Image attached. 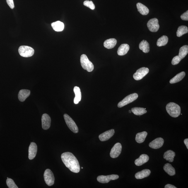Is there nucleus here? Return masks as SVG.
<instances>
[{"instance_id":"obj_1","label":"nucleus","mask_w":188,"mask_h":188,"mask_svg":"<svg viewBox=\"0 0 188 188\" xmlns=\"http://www.w3.org/2000/svg\"><path fill=\"white\" fill-rule=\"evenodd\" d=\"M61 158L64 165L71 171L75 173L80 172L79 162L72 153L69 152L63 153L61 155Z\"/></svg>"},{"instance_id":"obj_2","label":"nucleus","mask_w":188,"mask_h":188,"mask_svg":"<svg viewBox=\"0 0 188 188\" xmlns=\"http://www.w3.org/2000/svg\"><path fill=\"white\" fill-rule=\"evenodd\" d=\"M167 112L171 117H177L180 115L181 108L180 106L174 102H170L166 107Z\"/></svg>"},{"instance_id":"obj_3","label":"nucleus","mask_w":188,"mask_h":188,"mask_svg":"<svg viewBox=\"0 0 188 188\" xmlns=\"http://www.w3.org/2000/svg\"><path fill=\"white\" fill-rule=\"evenodd\" d=\"M81 65L84 69L88 72H91L94 69V65L89 60L86 55H82L80 59Z\"/></svg>"},{"instance_id":"obj_4","label":"nucleus","mask_w":188,"mask_h":188,"mask_svg":"<svg viewBox=\"0 0 188 188\" xmlns=\"http://www.w3.org/2000/svg\"><path fill=\"white\" fill-rule=\"evenodd\" d=\"M34 52V49L29 46H21L19 49V54L23 57H31L33 55Z\"/></svg>"},{"instance_id":"obj_5","label":"nucleus","mask_w":188,"mask_h":188,"mask_svg":"<svg viewBox=\"0 0 188 188\" xmlns=\"http://www.w3.org/2000/svg\"><path fill=\"white\" fill-rule=\"evenodd\" d=\"M138 95L137 93H134L130 94L125 98L124 99L119 102L117 105L118 107L121 108L128 104L131 103L136 100L138 98Z\"/></svg>"},{"instance_id":"obj_6","label":"nucleus","mask_w":188,"mask_h":188,"mask_svg":"<svg viewBox=\"0 0 188 188\" xmlns=\"http://www.w3.org/2000/svg\"><path fill=\"white\" fill-rule=\"evenodd\" d=\"M64 117L66 124L69 129L73 133L75 134L78 133V128L74 121L67 114H64Z\"/></svg>"},{"instance_id":"obj_7","label":"nucleus","mask_w":188,"mask_h":188,"mask_svg":"<svg viewBox=\"0 0 188 188\" xmlns=\"http://www.w3.org/2000/svg\"><path fill=\"white\" fill-rule=\"evenodd\" d=\"M44 177L45 182L47 185L51 186L54 184L55 178L54 174L50 169H46L44 172Z\"/></svg>"},{"instance_id":"obj_8","label":"nucleus","mask_w":188,"mask_h":188,"mask_svg":"<svg viewBox=\"0 0 188 188\" xmlns=\"http://www.w3.org/2000/svg\"><path fill=\"white\" fill-rule=\"evenodd\" d=\"M149 71L148 68L146 67H142L137 71L133 75V78L135 80L139 81L142 79L148 74Z\"/></svg>"},{"instance_id":"obj_9","label":"nucleus","mask_w":188,"mask_h":188,"mask_svg":"<svg viewBox=\"0 0 188 188\" xmlns=\"http://www.w3.org/2000/svg\"><path fill=\"white\" fill-rule=\"evenodd\" d=\"M119 178V176L117 175H111L107 176L101 175L97 178L99 182L102 183H107L111 180H117Z\"/></svg>"},{"instance_id":"obj_10","label":"nucleus","mask_w":188,"mask_h":188,"mask_svg":"<svg viewBox=\"0 0 188 188\" xmlns=\"http://www.w3.org/2000/svg\"><path fill=\"white\" fill-rule=\"evenodd\" d=\"M147 25L149 30L152 32H157L160 28L158 20L155 18L150 20L147 23Z\"/></svg>"},{"instance_id":"obj_11","label":"nucleus","mask_w":188,"mask_h":188,"mask_svg":"<svg viewBox=\"0 0 188 188\" xmlns=\"http://www.w3.org/2000/svg\"><path fill=\"white\" fill-rule=\"evenodd\" d=\"M122 146L119 143H116L111 150L110 156L112 158H117L121 154L122 151Z\"/></svg>"},{"instance_id":"obj_12","label":"nucleus","mask_w":188,"mask_h":188,"mask_svg":"<svg viewBox=\"0 0 188 188\" xmlns=\"http://www.w3.org/2000/svg\"><path fill=\"white\" fill-rule=\"evenodd\" d=\"M164 143V141L163 138L161 137L158 138L151 142L149 143V146L152 148L158 149L163 146Z\"/></svg>"},{"instance_id":"obj_13","label":"nucleus","mask_w":188,"mask_h":188,"mask_svg":"<svg viewBox=\"0 0 188 188\" xmlns=\"http://www.w3.org/2000/svg\"><path fill=\"white\" fill-rule=\"evenodd\" d=\"M42 127L43 129L47 130L51 126V119L47 114H44L42 118Z\"/></svg>"},{"instance_id":"obj_14","label":"nucleus","mask_w":188,"mask_h":188,"mask_svg":"<svg viewBox=\"0 0 188 188\" xmlns=\"http://www.w3.org/2000/svg\"><path fill=\"white\" fill-rule=\"evenodd\" d=\"M37 151L36 144L34 142L31 143L29 148V158L30 160H33L36 155Z\"/></svg>"},{"instance_id":"obj_15","label":"nucleus","mask_w":188,"mask_h":188,"mask_svg":"<svg viewBox=\"0 0 188 188\" xmlns=\"http://www.w3.org/2000/svg\"><path fill=\"white\" fill-rule=\"evenodd\" d=\"M115 133V130L114 129H111L105 132L99 136V138L100 141H107L110 139L114 135Z\"/></svg>"},{"instance_id":"obj_16","label":"nucleus","mask_w":188,"mask_h":188,"mask_svg":"<svg viewBox=\"0 0 188 188\" xmlns=\"http://www.w3.org/2000/svg\"><path fill=\"white\" fill-rule=\"evenodd\" d=\"M149 160V157L148 155L145 154H142L139 158L135 161V164L138 166H140L146 163Z\"/></svg>"},{"instance_id":"obj_17","label":"nucleus","mask_w":188,"mask_h":188,"mask_svg":"<svg viewBox=\"0 0 188 188\" xmlns=\"http://www.w3.org/2000/svg\"><path fill=\"white\" fill-rule=\"evenodd\" d=\"M30 90L25 89L20 91L18 94V98L20 102H23L30 96Z\"/></svg>"},{"instance_id":"obj_18","label":"nucleus","mask_w":188,"mask_h":188,"mask_svg":"<svg viewBox=\"0 0 188 188\" xmlns=\"http://www.w3.org/2000/svg\"><path fill=\"white\" fill-rule=\"evenodd\" d=\"M150 173L151 172L149 169H144L136 173L135 175V177L137 179H142L148 177L150 175Z\"/></svg>"},{"instance_id":"obj_19","label":"nucleus","mask_w":188,"mask_h":188,"mask_svg":"<svg viewBox=\"0 0 188 188\" xmlns=\"http://www.w3.org/2000/svg\"><path fill=\"white\" fill-rule=\"evenodd\" d=\"M130 49L129 46L126 44H122L119 48L117 54L119 56H123L126 54Z\"/></svg>"},{"instance_id":"obj_20","label":"nucleus","mask_w":188,"mask_h":188,"mask_svg":"<svg viewBox=\"0 0 188 188\" xmlns=\"http://www.w3.org/2000/svg\"><path fill=\"white\" fill-rule=\"evenodd\" d=\"M176 154L175 152L172 150H167L164 153L163 158L169 162H173L174 157H175Z\"/></svg>"},{"instance_id":"obj_21","label":"nucleus","mask_w":188,"mask_h":188,"mask_svg":"<svg viewBox=\"0 0 188 188\" xmlns=\"http://www.w3.org/2000/svg\"><path fill=\"white\" fill-rule=\"evenodd\" d=\"M117 44V40L115 38H110L105 41L104 43V47L107 49H111L115 47Z\"/></svg>"},{"instance_id":"obj_22","label":"nucleus","mask_w":188,"mask_h":188,"mask_svg":"<svg viewBox=\"0 0 188 188\" xmlns=\"http://www.w3.org/2000/svg\"><path fill=\"white\" fill-rule=\"evenodd\" d=\"M75 96L74 99V103L77 104L81 101L82 98V95L80 88L78 86H75L73 89Z\"/></svg>"},{"instance_id":"obj_23","label":"nucleus","mask_w":188,"mask_h":188,"mask_svg":"<svg viewBox=\"0 0 188 188\" xmlns=\"http://www.w3.org/2000/svg\"><path fill=\"white\" fill-rule=\"evenodd\" d=\"M137 7L138 11L142 15H146L149 12V10L148 8L141 3H138L137 4Z\"/></svg>"},{"instance_id":"obj_24","label":"nucleus","mask_w":188,"mask_h":188,"mask_svg":"<svg viewBox=\"0 0 188 188\" xmlns=\"http://www.w3.org/2000/svg\"><path fill=\"white\" fill-rule=\"evenodd\" d=\"M163 169L169 175L173 176L175 175V169L170 164H165L163 167Z\"/></svg>"},{"instance_id":"obj_25","label":"nucleus","mask_w":188,"mask_h":188,"mask_svg":"<svg viewBox=\"0 0 188 188\" xmlns=\"http://www.w3.org/2000/svg\"><path fill=\"white\" fill-rule=\"evenodd\" d=\"M51 25L54 30L56 32H61L64 30V23L60 21H57L51 24Z\"/></svg>"},{"instance_id":"obj_26","label":"nucleus","mask_w":188,"mask_h":188,"mask_svg":"<svg viewBox=\"0 0 188 188\" xmlns=\"http://www.w3.org/2000/svg\"><path fill=\"white\" fill-rule=\"evenodd\" d=\"M147 135H148V133L146 131L137 133L136 137V141L140 143H143L145 141Z\"/></svg>"},{"instance_id":"obj_27","label":"nucleus","mask_w":188,"mask_h":188,"mask_svg":"<svg viewBox=\"0 0 188 188\" xmlns=\"http://www.w3.org/2000/svg\"><path fill=\"white\" fill-rule=\"evenodd\" d=\"M185 76V72L184 71L181 72L172 78L170 80V84H174L178 82L183 79Z\"/></svg>"},{"instance_id":"obj_28","label":"nucleus","mask_w":188,"mask_h":188,"mask_svg":"<svg viewBox=\"0 0 188 188\" xmlns=\"http://www.w3.org/2000/svg\"><path fill=\"white\" fill-rule=\"evenodd\" d=\"M139 48L145 53H148L150 50V44L146 40H143L140 43Z\"/></svg>"},{"instance_id":"obj_29","label":"nucleus","mask_w":188,"mask_h":188,"mask_svg":"<svg viewBox=\"0 0 188 188\" xmlns=\"http://www.w3.org/2000/svg\"><path fill=\"white\" fill-rule=\"evenodd\" d=\"M131 111L134 115L140 116L143 115L147 112L146 108L141 107H134L131 109Z\"/></svg>"},{"instance_id":"obj_30","label":"nucleus","mask_w":188,"mask_h":188,"mask_svg":"<svg viewBox=\"0 0 188 188\" xmlns=\"http://www.w3.org/2000/svg\"><path fill=\"white\" fill-rule=\"evenodd\" d=\"M168 41V38L166 36H163L160 38L157 41V45L158 47L165 46Z\"/></svg>"},{"instance_id":"obj_31","label":"nucleus","mask_w":188,"mask_h":188,"mask_svg":"<svg viewBox=\"0 0 188 188\" xmlns=\"http://www.w3.org/2000/svg\"><path fill=\"white\" fill-rule=\"evenodd\" d=\"M188 53V46L187 45H184L181 47L179 49L178 56L181 59H184Z\"/></svg>"},{"instance_id":"obj_32","label":"nucleus","mask_w":188,"mask_h":188,"mask_svg":"<svg viewBox=\"0 0 188 188\" xmlns=\"http://www.w3.org/2000/svg\"><path fill=\"white\" fill-rule=\"evenodd\" d=\"M188 32V29L187 27L185 25L179 26L177 32V37H180L185 34H187Z\"/></svg>"},{"instance_id":"obj_33","label":"nucleus","mask_w":188,"mask_h":188,"mask_svg":"<svg viewBox=\"0 0 188 188\" xmlns=\"http://www.w3.org/2000/svg\"><path fill=\"white\" fill-rule=\"evenodd\" d=\"M6 184L7 185L8 187L9 188H18V187L17 186L16 184L13 181V179L11 178H7V179L6 180Z\"/></svg>"},{"instance_id":"obj_34","label":"nucleus","mask_w":188,"mask_h":188,"mask_svg":"<svg viewBox=\"0 0 188 188\" xmlns=\"http://www.w3.org/2000/svg\"><path fill=\"white\" fill-rule=\"evenodd\" d=\"M83 4L84 5L88 7V8H90L91 9L94 10L95 9V5L91 1H85L84 2Z\"/></svg>"},{"instance_id":"obj_35","label":"nucleus","mask_w":188,"mask_h":188,"mask_svg":"<svg viewBox=\"0 0 188 188\" xmlns=\"http://www.w3.org/2000/svg\"><path fill=\"white\" fill-rule=\"evenodd\" d=\"M181 60L182 59L178 56H176L172 60V64L174 65L178 64Z\"/></svg>"},{"instance_id":"obj_36","label":"nucleus","mask_w":188,"mask_h":188,"mask_svg":"<svg viewBox=\"0 0 188 188\" xmlns=\"http://www.w3.org/2000/svg\"><path fill=\"white\" fill-rule=\"evenodd\" d=\"M180 18L183 20L185 21H188V11L186 12H185L181 15Z\"/></svg>"},{"instance_id":"obj_37","label":"nucleus","mask_w":188,"mask_h":188,"mask_svg":"<svg viewBox=\"0 0 188 188\" xmlns=\"http://www.w3.org/2000/svg\"><path fill=\"white\" fill-rule=\"evenodd\" d=\"M7 3L10 7L13 9L14 8V3L13 0H6Z\"/></svg>"},{"instance_id":"obj_38","label":"nucleus","mask_w":188,"mask_h":188,"mask_svg":"<svg viewBox=\"0 0 188 188\" xmlns=\"http://www.w3.org/2000/svg\"><path fill=\"white\" fill-rule=\"evenodd\" d=\"M165 188H177L175 186L170 184H167L165 185Z\"/></svg>"},{"instance_id":"obj_39","label":"nucleus","mask_w":188,"mask_h":188,"mask_svg":"<svg viewBox=\"0 0 188 188\" xmlns=\"http://www.w3.org/2000/svg\"><path fill=\"white\" fill-rule=\"evenodd\" d=\"M184 143L185 144V145L186 148H187V149H188V139H186L184 140Z\"/></svg>"},{"instance_id":"obj_40","label":"nucleus","mask_w":188,"mask_h":188,"mask_svg":"<svg viewBox=\"0 0 188 188\" xmlns=\"http://www.w3.org/2000/svg\"><path fill=\"white\" fill-rule=\"evenodd\" d=\"M129 112L130 113H131V111L130 110H129Z\"/></svg>"},{"instance_id":"obj_41","label":"nucleus","mask_w":188,"mask_h":188,"mask_svg":"<svg viewBox=\"0 0 188 188\" xmlns=\"http://www.w3.org/2000/svg\"><path fill=\"white\" fill-rule=\"evenodd\" d=\"M81 168H82V169H83V167H81Z\"/></svg>"}]
</instances>
